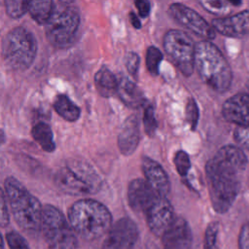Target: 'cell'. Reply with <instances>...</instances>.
<instances>
[{"label":"cell","instance_id":"ac0fdd59","mask_svg":"<svg viewBox=\"0 0 249 249\" xmlns=\"http://www.w3.org/2000/svg\"><path fill=\"white\" fill-rule=\"evenodd\" d=\"M140 141L139 122L136 116H129L124 122L119 136L118 147L121 153L124 156H129L134 153Z\"/></svg>","mask_w":249,"mask_h":249},{"label":"cell","instance_id":"ffe728a7","mask_svg":"<svg viewBox=\"0 0 249 249\" xmlns=\"http://www.w3.org/2000/svg\"><path fill=\"white\" fill-rule=\"evenodd\" d=\"M94 84L98 93L103 97H111L117 93L118 77L106 67L100 68L95 73Z\"/></svg>","mask_w":249,"mask_h":249},{"label":"cell","instance_id":"d590c367","mask_svg":"<svg viewBox=\"0 0 249 249\" xmlns=\"http://www.w3.org/2000/svg\"><path fill=\"white\" fill-rule=\"evenodd\" d=\"M134 5L141 18H147L151 11V4L149 0H134Z\"/></svg>","mask_w":249,"mask_h":249},{"label":"cell","instance_id":"44dd1931","mask_svg":"<svg viewBox=\"0 0 249 249\" xmlns=\"http://www.w3.org/2000/svg\"><path fill=\"white\" fill-rule=\"evenodd\" d=\"M53 0H32L28 12L38 24H46L55 11Z\"/></svg>","mask_w":249,"mask_h":249},{"label":"cell","instance_id":"cb8c5ba5","mask_svg":"<svg viewBox=\"0 0 249 249\" xmlns=\"http://www.w3.org/2000/svg\"><path fill=\"white\" fill-rule=\"evenodd\" d=\"M199 4L216 16H229L241 5V0H198Z\"/></svg>","mask_w":249,"mask_h":249},{"label":"cell","instance_id":"603a6c76","mask_svg":"<svg viewBox=\"0 0 249 249\" xmlns=\"http://www.w3.org/2000/svg\"><path fill=\"white\" fill-rule=\"evenodd\" d=\"M55 112L68 122H75L80 118V108L65 94H58L53 101Z\"/></svg>","mask_w":249,"mask_h":249},{"label":"cell","instance_id":"d4e9b609","mask_svg":"<svg viewBox=\"0 0 249 249\" xmlns=\"http://www.w3.org/2000/svg\"><path fill=\"white\" fill-rule=\"evenodd\" d=\"M32 0H4L6 13L13 18L22 17L29 9Z\"/></svg>","mask_w":249,"mask_h":249},{"label":"cell","instance_id":"4316f807","mask_svg":"<svg viewBox=\"0 0 249 249\" xmlns=\"http://www.w3.org/2000/svg\"><path fill=\"white\" fill-rule=\"evenodd\" d=\"M220 225L218 222L210 223L204 232L203 248L204 249H218Z\"/></svg>","mask_w":249,"mask_h":249},{"label":"cell","instance_id":"484cf974","mask_svg":"<svg viewBox=\"0 0 249 249\" xmlns=\"http://www.w3.org/2000/svg\"><path fill=\"white\" fill-rule=\"evenodd\" d=\"M162 60V53L156 47L151 46L146 53V66L148 71L156 76L159 74L160 64Z\"/></svg>","mask_w":249,"mask_h":249},{"label":"cell","instance_id":"3957f363","mask_svg":"<svg viewBox=\"0 0 249 249\" xmlns=\"http://www.w3.org/2000/svg\"><path fill=\"white\" fill-rule=\"evenodd\" d=\"M195 67L201 80L217 92L227 91L232 80L231 66L222 52L210 41L196 44Z\"/></svg>","mask_w":249,"mask_h":249},{"label":"cell","instance_id":"7a4b0ae2","mask_svg":"<svg viewBox=\"0 0 249 249\" xmlns=\"http://www.w3.org/2000/svg\"><path fill=\"white\" fill-rule=\"evenodd\" d=\"M68 220L83 239L92 241L108 232L112 227V214L101 202L85 198L74 202L68 209Z\"/></svg>","mask_w":249,"mask_h":249},{"label":"cell","instance_id":"4fadbf2b","mask_svg":"<svg viewBox=\"0 0 249 249\" xmlns=\"http://www.w3.org/2000/svg\"><path fill=\"white\" fill-rule=\"evenodd\" d=\"M212 26L218 33L232 38H241L249 34V10L238 12L212 20Z\"/></svg>","mask_w":249,"mask_h":249},{"label":"cell","instance_id":"ba28073f","mask_svg":"<svg viewBox=\"0 0 249 249\" xmlns=\"http://www.w3.org/2000/svg\"><path fill=\"white\" fill-rule=\"evenodd\" d=\"M45 25L46 36L52 45L58 48L67 47L76 37L80 25V13L76 7L66 4L55 9Z\"/></svg>","mask_w":249,"mask_h":249},{"label":"cell","instance_id":"5b68a950","mask_svg":"<svg viewBox=\"0 0 249 249\" xmlns=\"http://www.w3.org/2000/svg\"><path fill=\"white\" fill-rule=\"evenodd\" d=\"M54 184L63 193L83 196L97 193L102 180L95 169L87 161L71 160L54 174Z\"/></svg>","mask_w":249,"mask_h":249},{"label":"cell","instance_id":"4dcf8cb0","mask_svg":"<svg viewBox=\"0 0 249 249\" xmlns=\"http://www.w3.org/2000/svg\"><path fill=\"white\" fill-rule=\"evenodd\" d=\"M198 107L196 105V102L194 98H190L187 102L186 106V119L191 126V128L194 130L196 127L197 121H198Z\"/></svg>","mask_w":249,"mask_h":249},{"label":"cell","instance_id":"277c9868","mask_svg":"<svg viewBox=\"0 0 249 249\" xmlns=\"http://www.w3.org/2000/svg\"><path fill=\"white\" fill-rule=\"evenodd\" d=\"M4 192L13 217L18 227L28 233L41 231L44 206L38 198L12 176L5 179Z\"/></svg>","mask_w":249,"mask_h":249},{"label":"cell","instance_id":"7402d4cb","mask_svg":"<svg viewBox=\"0 0 249 249\" xmlns=\"http://www.w3.org/2000/svg\"><path fill=\"white\" fill-rule=\"evenodd\" d=\"M31 134L34 140L45 152L52 153L54 151L55 143L53 140V134L48 124L44 122H38L33 125Z\"/></svg>","mask_w":249,"mask_h":249},{"label":"cell","instance_id":"7c38bea8","mask_svg":"<svg viewBox=\"0 0 249 249\" xmlns=\"http://www.w3.org/2000/svg\"><path fill=\"white\" fill-rule=\"evenodd\" d=\"M143 214L150 231L157 236H162L176 218L173 206L165 196H159Z\"/></svg>","mask_w":249,"mask_h":249},{"label":"cell","instance_id":"836d02e7","mask_svg":"<svg viewBox=\"0 0 249 249\" xmlns=\"http://www.w3.org/2000/svg\"><path fill=\"white\" fill-rule=\"evenodd\" d=\"M10 223V216L8 210V200L4 190L1 191V227L5 228Z\"/></svg>","mask_w":249,"mask_h":249},{"label":"cell","instance_id":"9a60e30c","mask_svg":"<svg viewBox=\"0 0 249 249\" xmlns=\"http://www.w3.org/2000/svg\"><path fill=\"white\" fill-rule=\"evenodd\" d=\"M163 249H191L193 234L189 223L182 217H176L161 236Z\"/></svg>","mask_w":249,"mask_h":249},{"label":"cell","instance_id":"1f68e13d","mask_svg":"<svg viewBox=\"0 0 249 249\" xmlns=\"http://www.w3.org/2000/svg\"><path fill=\"white\" fill-rule=\"evenodd\" d=\"M233 137L241 149L249 151V125L237 126L233 132Z\"/></svg>","mask_w":249,"mask_h":249},{"label":"cell","instance_id":"8fae6325","mask_svg":"<svg viewBox=\"0 0 249 249\" xmlns=\"http://www.w3.org/2000/svg\"><path fill=\"white\" fill-rule=\"evenodd\" d=\"M138 236L136 224L130 218H121L106 233L101 249H133Z\"/></svg>","mask_w":249,"mask_h":249},{"label":"cell","instance_id":"8d00e7d4","mask_svg":"<svg viewBox=\"0 0 249 249\" xmlns=\"http://www.w3.org/2000/svg\"><path fill=\"white\" fill-rule=\"evenodd\" d=\"M129 19H130V22H131V24H132V26L134 28H136V29L141 28L140 19H139V18L134 13H130L129 14Z\"/></svg>","mask_w":249,"mask_h":249},{"label":"cell","instance_id":"74e56055","mask_svg":"<svg viewBox=\"0 0 249 249\" xmlns=\"http://www.w3.org/2000/svg\"><path fill=\"white\" fill-rule=\"evenodd\" d=\"M61 2H63L64 4H70L71 2H73L74 0H60Z\"/></svg>","mask_w":249,"mask_h":249},{"label":"cell","instance_id":"f1b7e54d","mask_svg":"<svg viewBox=\"0 0 249 249\" xmlns=\"http://www.w3.org/2000/svg\"><path fill=\"white\" fill-rule=\"evenodd\" d=\"M173 162L179 175H181L182 177L187 176L191 167V160L188 154L184 151L176 152V154L174 155Z\"/></svg>","mask_w":249,"mask_h":249},{"label":"cell","instance_id":"d6a6232c","mask_svg":"<svg viewBox=\"0 0 249 249\" xmlns=\"http://www.w3.org/2000/svg\"><path fill=\"white\" fill-rule=\"evenodd\" d=\"M125 62V67L128 71V73L134 78L137 79L138 77V69H139V64H140V59L139 56L136 53H128L125 56L124 59Z\"/></svg>","mask_w":249,"mask_h":249},{"label":"cell","instance_id":"2e32d148","mask_svg":"<svg viewBox=\"0 0 249 249\" xmlns=\"http://www.w3.org/2000/svg\"><path fill=\"white\" fill-rule=\"evenodd\" d=\"M223 117L237 126L249 125V94L236 93L228 98L222 106Z\"/></svg>","mask_w":249,"mask_h":249},{"label":"cell","instance_id":"30bf717a","mask_svg":"<svg viewBox=\"0 0 249 249\" xmlns=\"http://www.w3.org/2000/svg\"><path fill=\"white\" fill-rule=\"evenodd\" d=\"M169 15L180 25L189 29L196 35L211 40L215 37V29L198 13L181 4L173 3L168 8Z\"/></svg>","mask_w":249,"mask_h":249},{"label":"cell","instance_id":"f546056e","mask_svg":"<svg viewBox=\"0 0 249 249\" xmlns=\"http://www.w3.org/2000/svg\"><path fill=\"white\" fill-rule=\"evenodd\" d=\"M6 241L10 249H30L26 239L16 231H9L6 233Z\"/></svg>","mask_w":249,"mask_h":249},{"label":"cell","instance_id":"52a82bcc","mask_svg":"<svg viewBox=\"0 0 249 249\" xmlns=\"http://www.w3.org/2000/svg\"><path fill=\"white\" fill-rule=\"evenodd\" d=\"M41 231L48 249H77L76 232L62 212L53 205L44 206Z\"/></svg>","mask_w":249,"mask_h":249},{"label":"cell","instance_id":"e0dca14e","mask_svg":"<svg viewBox=\"0 0 249 249\" xmlns=\"http://www.w3.org/2000/svg\"><path fill=\"white\" fill-rule=\"evenodd\" d=\"M141 167L146 181L161 196H167L170 191V181L163 167L155 160L143 157Z\"/></svg>","mask_w":249,"mask_h":249},{"label":"cell","instance_id":"5bb4252c","mask_svg":"<svg viewBox=\"0 0 249 249\" xmlns=\"http://www.w3.org/2000/svg\"><path fill=\"white\" fill-rule=\"evenodd\" d=\"M160 195L146 179L132 180L127 188V200L130 208L135 212L144 213Z\"/></svg>","mask_w":249,"mask_h":249},{"label":"cell","instance_id":"9c48e42d","mask_svg":"<svg viewBox=\"0 0 249 249\" xmlns=\"http://www.w3.org/2000/svg\"><path fill=\"white\" fill-rule=\"evenodd\" d=\"M163 49L184 76L189 77L193 74L196 45L187 33L177 29L168 30L163 38Z\"/></svg>","mask_w":249,"mask_h":249},{"label":"cell","instance_id":"d6986e66","mask_svg":"<svg viewBox=\"0 0 249 249\" xmlns=\"http://www.w3.org/2000/svg\"><path fill=\"white\" fill-rule=\"evenodd\" d=\"M117 94L127 107L137 109L146 103V98L141 89L129 78L120 75L118 78Z\"/></svg>","mask_w":249,"mask_h":249},{"label":"cell","instance_id":"83f0119b","mask_svg":"<svg viewBox=\"0 0 249 249\" xmlns=\"http://www.w3.org/2000/svg\"><path fill=\"white\" fill-rule=\"evenodd\" d=\"M143 125H144V129H145L146 134L150 137H153L156 133L158 124H157V120H156V117H155L154 108L151 105H147L145 110H144Z\"/></svg>","mask_w":249,"mask_h":249},{"label":"cell","instance_id":"e575fe53","mask_svg":"<svg viewBox=\"0 0 249 249\" xmlns=\"http://www.w3.org/2000/svg\"><path fill=\"white\" fill-rule=\"evenodd\" d=\"M238 247L239 249H249V222L241 227L238 235Z\"/></svg>","mask_w":249,"mask_h":249},{"label":"cell","instance_id":"8992f818","mask_svg":"<svg viewBox=\"0 0 249 249\" xmlns=\"http://www.w3.org/2000/svg\"><path fill=\"white\" fill-rule=\"evenodd\" d=\"M6 65L13 70H26L37 54V41L32 32L22 26L13 28L2 43Z\"/></svg>","mask_w":249,"mask_h":249},{"label":"cell","instance_id":"6da1fadb","mask_svg":"<svg viewBox=\"0 0 249 249\" xmlns=\"http://www.w3.org/2000/svg\"><path fill=\"white\" fill-rule=\"evenodd\" d=\"M247 158L240 147L226 145L207 161L206 181L210 201L218 213L227 212L234 202L241 185Z\"/></svg>","mask_w":249,"mask_h":249}]
</instances>
